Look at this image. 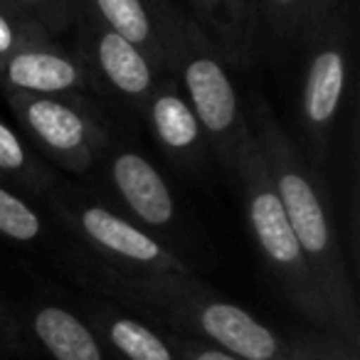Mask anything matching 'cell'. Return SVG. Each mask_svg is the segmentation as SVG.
Segmentation results:
<instances>
[{
	"label": "cell",
	"mask_w": 360,
	"mask_h": 360,
	"mask_svg": "<svg viewBox=\"0 0 360 360\" xmlns=\"http://www.w3.org/2000/svg\"><path fill=\"white\" fill-rule=\"evenodd\" d=\"M247 121L262 148L289 225L321 291V299L330 314L333 328L348 338H355L358 309H355L353 284L345 271L343 252L330 227L328 207L314 178V170L264 99L257 96L252 101V119Z\"/></svg>",
	"instance_id": "2"
},
{
	"label": "cell",
	"mask_w": 360,
	"mask_h": 360,
	"mask_svg": "<svg viewBox=\"0 0 360 360\" xmlns=\"http://www.w3.org/2000/svg\"><path fill=\"white\" fill-rule=\"evenodd\" d=\"M0 326H3V311H0Z\"/></svg>",
	"instance_id": "23"
},
{
	"label": "cell",
	"mask_w": 360,
	"mask_h": 360,
	"mask_svg": "<svg viewBox=\"0 0 360 360\" xmlns=\"http://www.w3.org/2000/svg\"><path fill=\"white\" fill-rule=\"evenodd\" d=\"M191 8L195 11V18H198V25L205 22L207 30H202L207 37L215 35V37H222L225 45L235 47L242 37V13L237 11L235 3L230 0H188Z\"/></svg>",
	"instance_id": "17"
},
{
	"label": "cell",
	"mask_w": 360,
	"mask_h": 360,
	"mask_svg": "<svg viewBox=\"0 0 360 360\" xmlns=\"http://www.w3.org/2000/svg\"><path fill=\"white\" fill-rule=\"evenodd\" d=\"M286 360H353L340 348L328 343H316V340H291L289 358Z\"/></svg>",
	"instance_id": "20"
},
{
	"label": "cell",
	"mask_w": 360,
	"mask_h": 360,
	"mask_svg": "<svg viewBox=\"0 0 360 360\" xmlns=\"http://www.w3.org/2000/svg\"><path fill=\"white\" fill-rule=\"evenodd\" d=\"M311 55L304 75L299 119L304 129L306 155L316 168L328 163L330 134L348 84L350 30L348 20L333 11L323 27L311 37Z\"/></svg>",
	"instance_id": "5"
},
{
	"label": "cell",
	"mask_w": 360,
	"mask_h": 360,
	"mask_svg": "<svg viewBox=\"0 0 360 360\" xmlns=\"http://www.w3.org/2000/svg\"><path fill=\"white\" fill-rule=\"evenodd\" d=\"M148 119L158 143L168 150L170 155L183 160H191L200 153L202 148V129L195 111L191 109L183 91L173 82L155 84L153 94L148 96Z\"/></svg>",
	"instance_id": "13"
},
{
	"label": "cell",
	"mask_w": 360,
	"mask_h": 360,
	"mask_svg": "<svg viewBox=\"0 0 360 360\" xmlns=\"http://www.w3.org/2000/svg\"><path fill=\"white\" fill-rule=\"evenodd\" d=\"M165 22V65L180 77L183 96L195 111L205 141L232 173L247 116L215 42L195 20L170 15Z\"/></svg>",
	"instance_id": "4"
},
{
	"label": "cell",
	"mask_w": 360,
	"mask_h": 360,
	"mask_svg": "<svg viewBox=\"0 0 360 360\" xmlns=\"http://www.w3.org/2000/svg\"><path fill=\"white\" fill-rule=\"evenodd\" d=\"M8 101L30 141L72 173H84L106 146V134L82 101L8 89Z\"/></svg>",
	"instance_id": "6"
},
{
	"label": "cell",
	"mask_w": 360,
	"mask_h": 360,
	"mask_svg": "<svg viewBox=\"0 0 360 360\" xmlns=\"http://www.w3.org/2000/svg\"><path fill=\"white\" fill-rule=\"evenodd\" d=\"M106 30L134 42L153 65H165V32H158L146 0H91Z\"/></svg>",
	"instance_id": "14"
},
{
	"label": "cell",
	"mask_w": 360,
	"mask_h": 360,
	"mask_svg": "<svg viewBox=\"0 0 360 360\" xmlns=\"http://www.w3.org/2000/svg\"><path fill=\"white\" fill-rule=\"evenodd\" d=\"M32 42H45V30L37 22H27V18L22 20L18 13H8L0 6V65L13 52Z\"/></svg>",
	"instance_id": "19"
},
{
	"label": "cell",
	"mask_w": 360,
	"mask_h": 360,
	"mask_svg": "<svg viewBox=\"0 0 360 360\" xmlns=\"http://www.w3.org/2000/svg\"><path fill=\"white\" fill-rule=\"evenodd\" d=\"M175 345H178L180 358L183 360H240V358H235V355L225 353V350L215 348V345L202 343V340H195V338H191V340L178 338Z\"/></svg>",
	"instance_id": "22"
},
{
	"label": "cell",
	"mask_w": 360,
	"mask_h": 360,
	"mask_svg": "<svg viewBox=\"0 0 360 360\" xmlns=\"http://www.w3.org/2000/svg\"><path fill=\"white\" fill-rule=\"evenodd\" d=\"M30 328L52 360H106V348L84 319L57 304L35 306Z\"/></svg>",
	"instance_id": "12"
},
{
	"label": "cell",
	"mask_w": 360,
	"mask_h": 360,
	"mask_svg": "<svg viewBox=\"0 0 360 360\" xmlns=\"http://www.w3.org/2000/svg\"><path fill=\"white\" fill-rule=\"evenodd\" d=\"M89 326L121 360H183L163 333L114 306L89 304Z\"/></svg>",
	"instance_id": "11"
},
{
	"label": "cell",
	"mask_w": 360,
	"mask_h": 360,
	"mask_svg": "<svg viewBox=\"0 0 360 360\" xmlns=\"http://www.w3.org/2000/svg\"><path fill=\"white\" fill-rule=\"evenodd\" d=\"M84 281L99 294L114 296L136 314L163 323L178 335H193L240 360H286L284 335L262 323L247 309L222 299L193 274H143L96 262L84 269Z\"/></svg>",
	"instance_id": "1"
},
{
	"label": "cell",
	"mask_w": 360,
	"mask_h": 360,
	"mask_svg": "<svg viewBox=\"0 0 360 360\" xmlns=\"http://www.w3.org/2000/svg\"><path fill=\"white\" fill-rule=\"evenodd\" d=\"M55 210L60 212L62 222H67L106 264L143 274H191L186 262L170 252L158 237L150 235L146 227L116 215L109 207L94 202H60Z\"/></svg>",
	"instance_id": "7"
},
{
	"label": "cell",
	"mask_w": 360,
	"mask_h": 360,
	"mask_svg": "<svg viewBox=\"0 0 360 360\" xmlns=\"http://www.w3.org/2000/svg\"><path fill=\"white\" fill-rule=\"evenodd\" d=\"M269 35L274 50H284L296 35L304 32L306 0H266Z\"/></svg>",
	"instance_id": "18"
},
{
	"label": "cell",
	"mask_w": 360,
	"mask_h": 360,
	"mask_svg": "<svg viewBox=\"0 0 360 360\" xmlns=\"http://www.w3.org/2000/svg\"><path fill=\"white\" fill-rule=\"evenodd\" d=\"M0 77L8 89L40 96H65L72 91L89 89L84 67L75 57L45 42H32L13 52L0 65Z\"/></svg>",
	"instance_id": "9"
},
{
	"label": "cell",
	"mask_w": 360,
	"mask_h": 360,
	"mask_svg": "<svg viewBox=\"0 0 360 360\" xmlns=\"http://www.w3.org/2000/svg\"><path fill=\"white\" fill-rule=\"evenodd\" d=\"M94 60L106 84L131 104L146 106L155 89V65L134 42L101 27L94 40Z\"/></svg>",
	"instance_id": "10"
},
{
	"label": "cell",
	"mask_w": 360,
	"mask_h": 360,
	"mask_svg": "<svg viewBox=\"0 0 360 360\" xmlns=\"http://www.w3.org/2000/svg\"><path fill=\"white\" fill-rule=\"evenodd\" d=\"M230 175L242 183L252 237H255L269 271L274 274L276 284L306 319L333 328L330 314L321 299V291L316 286L309 264H306L299 240L289 225V217L279 200L266 160L250 129V121H247V129L242 131Z\"/></svg>",
	"instance_id": "3"
},
{
	"label": "cell",
	"mask_w": 360,
	"mask_h": 360,
	"mask_svg": "<svg viewBox=\"0 0 360 360\" xmlns=\"http://www.w3.org/2000/svg\"><path fill=\"white\" fill-rule=\"evenodd\" d=\"M18 8H25L27 15L37 20V25L47 27H60L62 25V3L60 0H13Z\"/></svg>",
	"instance_id": "21"
},
{
	"label": "cell",
	"mask_w": 360,
	"mask_h": 360,
	"mask_svg": "<svg viewBox=\"0 0 360 360\" xmlns=\"http://www.w3.org/2000/svg\"><path fill=\"white\" fill-rule=\"evenodd\" d=\"M111 186L131 215L146 230H168L175 225L178 207L168 180L143 153L119 148L109 163Z\"/></svg>",
	"instance_id": "8"
},
{
	"label": "cell",
	"mask_w": 360,
	"mask_h": 360,
	"mask_svg": "<svg viewBox=\"0 0 360 360\" xmlns=\"http://www.w3.org/2000/svg\"><path fill=\"white\" fill-rule=\"evenodd\" d=\"M0 175L15 178L20 186L30 188V191L47 188L45 168L32 158L27 143L6 121H0Z\"/></svg>",
	"instance_id": "15"
},
{
	"label": "cell",
	"mask_w": 360,
	"mask_h": 360,
	"mask_svg": "<svg viewBox=\"0 0 360 360\" xmlns=\"http://www.w3.org/2000/svg\"><path fill=\"white\" fill-rule=\"evenodd\" d=\"M42 235V217L25 198L0 186V237L13 242H37Z\"/></svg>",
	"instance_id": "16"
}]
</instances>
